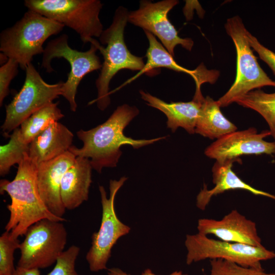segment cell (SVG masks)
<instances>
[{"mask_svg":"<svg viewBox=\"0 0 275 275\" xmlns=\"http://www.w3.org/2000/svg\"><path fill=\"white\" fill-rule=\"evenodd\" d=\"M80 248L73 245L58 258L53 268L46 275H80L75 270V262Z\"/></svg>","mask_w":275,"mask_h":275,"instance_id":"obj_27","label":"cell"},{"mask_svg":"<svg viewBox=\"0 0 275 275\" xmlns=\"http://www.w3.org/2000/svg\"><path fill=\"white\" fill-rule=\"evenodd\" d=\"M25 6L74 30L84 44L94 42L103 30L99 0H25Z\"/></svg>","mask_w":275,"mask_h":275,"instance_id":"obj_5","label":"cell"},{"mask_svg":"<svg viewBox=\"0 0 275 275\" xmlns=\"http://www.w3.org/2000/svg\"><path fill=\"white\" fill-rule=\"evenodd\" d=\"M198 233L213 235L219 240L254 246H262L256 223L237 210H233L219 220L201 218L198 220Z\"/></svg>","mask_w":275,"mask_h":275,"instance_id":"obj_14","label":"cell"},{"mask_svg":"<svg viewBox=\"0 0 275 275\" xmlns=\"http://www.w3.org/2000/svg\"><path fill=\"white\" fill-rule=\"evenodd\" d=\"M99 42L96 40L91 43L90 48L86 51H78L72 48L68 44V36L64 34L50 41L44 48L41 66L47 72L54 70L51 65L54 58H63L70 65V71L67 80L63 82L61 88V96L69 102L71 111L75 112L77 108L75 96L79 84L88 73L101 69L102 64L96 54L97 45Z\"/></svg>","mask_w":275,"mask_h":275,"instance_id":"obj_8","label":"cell"},{"mask_svg":"<svg viewBox=\"0 0 275 275\" xmlns=\"http://www.w3.org/2000/svg\"><path fill=\"white\" fill-rule=\"evenodd\" d=\"M143 100L150 106L159 109L167 116V127L174 132L178 127L188 133H195L196 124L200 113L202 102L193 99L189 102L167 103L143 90L140 91Z\"/></svg>","mask_w":275,"mask_h":275,"instance_id":"obj_20","label":"cell"},{"mask_svg":"<svg viewBox=\"0 0 275 275\" xmlns=\"http://www.w3.org/2000/svg\"><path fill=\"white\" fill-rule=\"evenodd\" d=\"M92 167L90 159L77 156L63 176L60 195L66 209L73 210L89 198Z\"/></svg>","mask_w":275,"mask_h":275,"instance_id":"obj_17","label":"cell"},{"mask_svg":"<svg viewBox=\"0 0 275 275\" xmlns=\"http://www.w3.org/2000/svg\"><path fill=\"white\" fill-rule=\"evenodd\" d=\"M62 222L45 218L29 227L20 244L17 266L39 269L56 263L67 241V232Z\"/></svg>","mask_w":275,"mask_h":275,"instance_id":"obj_7","label":"cell"},{"mask_svg":"<svg viewBox=\"0 0 275 275\" xmlns=\"http://www.w3.org/2000/svg\"><path fill=\"white\" fill-rule=\"evenodd\" d=\"M227 33L232 38L237 54V69L235 81L229 90L218 100L220 107L227 106L254 89L266 86L275 87L259 65L250 45L248 34L241 18H228L225 25Z\"/></svg>","mask_w":275,"mask_h":275,"instance_id":"obj_6","label":"cell"},{"mask_svg":"<svg viewBox=\"0 0 275 275\" xmlns=\"http://www.w3.org/2000/svg\"><path fill=\"white\" fill-rule=\"evenodd\" d=\"M141 275H156L154 274L151 269H146L144 271ZM169 275H187V274L183 273L181 271H175L171 273Z\"/></svg>","mask_w":275,"mask_h":275,"instance_id":"obj_32","label":"cell"},{"mask_svg":"<svg viewBox=\"0 0 275 275\" xmlns=\"http://www.w3.org/2000/svg\"><path fill=\"white\" fill-rule=\"evenodd\" d=\"M128 13L126 8L119 6L115 11L111 24L103 31L99 38L100 42L97 47L104 61L95 82L97 97L90 103L96 102L101 111L105 110L111 103L109 85L116 74L124 69L140 71L145 65L142 57L130 52L124 41Z\"/></svg>","mask_w":275,"mask_h":275,"instance_id":"obj_3","label":"cell"},{"mask_svg":"<svg viewBox=\"0 0 275 275\" xmlns=\"http://www.w3.org/2000/svg\"><path fill=\"white\" fill-rule=\"evenodd\" d=\"M108 275H130L122 270L119 268H111L107 269Z\"/></svg>","mask_w":275,"mask_h":275,"instance_id":"obj_31","label":"cell"},{"mask_svg":"<svg viewBox=\"0 0 275 275\" xmlns=\"http://www.w3.org/2000/svg\"><path fill=\"white\" fill-rule=\"evenodd\" d=\"M217 101L209 96L202 102L195 133L211 139H218L237 130L236 126L222 114Z\"/></svg>","mask_w":275,"mask_h":275,"instance_id":"obj_21","label":"cell"},{"mask_svg":"<svg viewBox=\"0 0 275 275\" xmlns=\"http://www.w3.org/2000/svg\"><path fill=\"white\" fill-rule=\"evenodd\" d=\"M139 113L135 106L123 104L118 106L102 124L88 130L78 131L77 136L83 145L79 148L72 145L69 151L76 157L89 159L92 168L101 173L104 168L117 166L122 154V146L138 149L166 138L136 140L126 136L124 130Z\"/></svg>","mask_w":275,"mask_h":275,"instance_id":"obj_1","label":"cell"},{"mask_svg":"<svg viewBox=\"0 0 275 275\" xmlns=\"http://www.w3.org/2000/svg\"><path fill=\"white\" fill-rule=\"evenodd\" d=\"M271 135L269 130L258 133L255 128L230 132L209 145L205 150L208 157L222 162L235 160L239 162L243 155L275 154V142H268L264 138Z\"/></svg>","mask_w":275,"mask_h":275,"instance_id":"obj_13","label":"cell"},{"mask_svg":"<svg viewBox=\"0 0 275 275\" xmlns=\"http://www.w3.org/2000/svg\"><path fill=\"white\" fill-rule=\"evenodd\" d=\"M76 157L68 151L53 159L39 164L37 167V182L40 195L50 212L59 217H63L66 210L60 195L61 181Z\"/></svg>","mask_w":275,"mask_h":275,"instance_id":"obj_16","label":"cell"},{"mask_svg":"<svg viewBox=\"0 0 275 275\" xmlns=\"http://www.w3.org/2000/svg\"><path fill=\"white\" fill-rule=\"evenodd\" d=\"M9 58L5 55L4 53L1 52L0 53V63L2 65L6 63L9 60Z\"/></svg>","mask_w":275,"mask_h":275,"instance_id":"obj_33","label":"cell"},{"mask_svg":"<svg viewBox=\"0 0 275 275\" xmlns=\"http://www.w3.org/2000/svg\"><path fill=\"white\" fill-rule=\"evenodd\" d=\"M64 25L34 11L29 10L13 26L2 31L0 50L16 61L25 70L33 57L43 54V45L50 36L60 33Z\"/></svg>","mask_w":275,"mask_h":275,"instance_id":"obj_4","label":"cell"},{"mask_svg":"<svg viewBox=\"0 0 275 275\" xmlns=\"http://www.w3.org/2000/svg\"><path fill=\"white\" fill-rule=\"evenodd\" d=\"M29 144L22 139L20 128L13 130L9 142L0 146V175H7L11 168L19 164L26 153L29 152Z\"/></svg>","mask_w":275,"mask_h":275,"instance_id":"obj_24","label":"cell"},{"mask_svg":"<svg viewBox=\"0 0 275 275\" xmlns=\"http://www.w3.org/2000/svg\"><path fill=\"white\" fill-rule=\"evenodd\" d=\"M12 275H40V272L38 269H26L17 266Z\"/></svg>","mask_w":275,"mask_h":275,"instance_id":"obj_30","label":"cell"},{"mask_svg":"<svg viewBox=\"0 0 275 275\" xmlns=\"http://www.w3.org/2000/svg\"><path fill=\"white\" fill-rule=\"evenodd\" d=\"M18 62L9 59L8 62L0 67V105L2 106L4 99L9 95V86L12 79L18 73Z\"/></svg>","mask_w":275,"mask_h":275,"instance_id":"obj_28","label":"cell"},{"mask_svg":"<svg viewBox=\"0 0 275 275\" xmlns=\"http://www.w3.org/2000/svg\"><path fill=\"white\" fill-rule=\"evenodd\" d=\"M21 243L18 238L11 236L8 231L0 237V275H12L15 269L14 266V254L19 249Z\"/></svg>","mask_w":275,"mask_h":275,"instance_id":"obj_25","label":"cell"},{"mask_svg":"<svg viewBox=\"0 0 275 275\" xmlns=\"http://www.w3.org/2000/svg\"><path fill=\"white\" fill-rule=\"evenodd\" d=\"M73 134L58 122L50 124L29 144V157L39 164L53 159L69 151Z\"/></svg>","mask_w":275,"mask_h":275,"instance_id":"obj_18","label":"cell"},{"mask_svg":"<svg viewBox=\"0 0 275 275\" xmlns=\"http://www.w3.org/2000/svg\"><path fill=\"white\" fill-rule=\"evenodd\" d=\"M185 245L187 265L206 259H221L244 267L263 270L260 262L275 258V253L263 246L216 240L199 233L187 235Z\"/></svg>","mask_w":275,"mask_h":275,"instance_id":"obj_9","label":"cell"},{"mask_svg":"<svg viewBox=\"0 0 275 275\" xmlns=\"http://www.w3.org/2000/svg\"><path fill=\"white\" fill-rule=\"evenodd\" d=\"M250 46L265 62L275 75V53L261 44L258 39L249 32L248 34Z\"/></svg>","mask_w":275,"mask_h":275,"instance_id":"obj_29","label":"cell"},{"mask_svg":"<svg viewBox=\"0 0 275 275\" xmlns=\"http://www.w3.org/2000/svg\"><path fill=\"white\" fill-rule=\"evenodd\" d=\"M144 32L149 42V47L146 53L147 62L145 66L134 76L114 90V92L134 80L143 74L158 68H166L190 75L196 83V89L194 95L196 97L203 96L201 91V86L203 84L207 82L214 84L216 81L219 76L218 71L208 70L203 64H200L195 70H189L179 65L175 62L174 57L157 40L155 36L148 31H145Z\"/></svg>","mask_w":275,"mask_h":275,"instance_id":"obj_15","label":"cell"},{"mask_svg":"<svg viewBox=\"0 0 275 275\" xmlns=\"http://www.w3.org/2000/svg\"><path fill=\"white\" fill-rule=\"evenodd\" d=\"M179 3L177 0H163L157 2L142 0L139 9L130 11L128 22L141 28L156 36L162 45L173 57L176 45H181L191 51L194 41L190 38H182L168 17V13Z\"/></svg>","mask_w":275,"mask_h":275,"instance_id":"obj_12","label":"cell"},{"mask_svg":"<svg viewBox=\"0 0 275 275\" xmlns=\"http://www.w3.org/2000/svg\"><path fill=\"white\" fill-rule=\"evenodd\" d=\"M64 117L58 107V102L50 103L37 111L20 124L23 140L30 144L50 124L58 122Z\"/></svg>","mask_w":275,"mask_h":275,"instance_id":"obj_22","label":"cell"},{"mask_svg":"<svg viewBox=\"0 0 275 275\" xmlns=\"http://www.w3.org/2000/svg\"><path fill=\"white\" fill-rule=\"evenodd\" d=\"M235 160L229 159L222 162L216 161L212 169L213 188L208 189L205 184L197 197V206L204 210L212 197L226 191L235 189L245 190L256 196H262L275 200V196L257 189L242 180L232 170Z\"/></svg>","mask_w":275,"mask_h":275,"instance_id":"obj_19","label":"cell"},{"mask_svg":"<svg viewBox=\"0 0 275 275\" xmlns=\"http://www.w3.org/2000/svg\"><path fill=\"white\" fill-rule=\"evenodd\" d=\"M38 166L26 153L14 179L0 182L1 194L6 193L11 198L7 206L10 217L5 229L15 238L24 235L29 227L41 219L66 221L50 212L43 202L37 185Z\"/></svg>","mask_w":275,"mask_h":275,"instance_id":"obj_2","label":"cell"},{"mask_svg":"<svg viewBox=\"0 0 275 275\" xmlns=\"http://www.w3.org/2000/svg\"><path fill=\"white\" fill-rule=\"evenodd\" d=\"M210 263L209 275H275V273H267L264 269L246 268L221 259H211Z\"/></svg>","mask_w":275,"mask_h":275,"instance_id":"obj_26","label":"cell"},{"mask_svg":"<svg viewBox=\"0 0 275 275\" xmlns=\"http://www.w3.org/2000/svg\"><path fill=\"white\" fill-rule=\"evenodd\" d=\"M127 179V177H122L119 180H110L108 198L104 187L99 186L102 208L101 223L99 230L92 236L91 246L86 257L92 271L107 269L106 264L111 257L112 249L119 238L130 230L129 226L118 218L114 205L116 194Z\"/></svg>","mask_w":275,"mask_h":275,"instance_id":"obj_10","label":"cell"},{"mask_svg":"<svg viewBox=\"0 0 275 275\" xmlns=\"http://www.w3.org/2000/svg\"><path fill=\"white\" fill-rule=\"evenodd\" d=\"M25 78L19 92L6 105V117L1 126L7 134L32 114L53 102L61 95L63 82L50 84L42 78L32 63L25 68Z\"/></svg>","mask_w":275,"mask_h":275,"instance_id":"obj_11","label":"cell"},{"mask_svg":"<svg viewBox=\"0 0 275 275\" xmlns=\"http://www.w3.org/2000/svg\"><path fill=\"white\" fill-rule=\"evenodd\" d=\"M235 102L260 114L267 122L275 142V92L267 93L260 89L253 90Z\"/></svg>","mask_w":275,"mask_h":275,"instance_id":"obj_23","label":"cell"}]
</instances>
